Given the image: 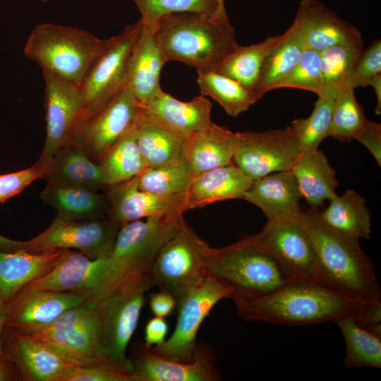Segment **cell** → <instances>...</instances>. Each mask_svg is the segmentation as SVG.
<instances>
[{"label": "cell", "mask_w": 381, "mask_h": 381, "mask_svg": "<svg viewBox=\"0 0 381 381\" xmlns=\"http://www.w3.org/2000/svg\"><path fill=\"white\" fill-rule=\"evenodd\" d=\"M233 294L229 287L208 275L178 301L174 331L164 343L150 347V350L171 361H192L198 346L197 334L202 322L219 301L231 299Z\"/></svg>", "instance_id": "12"}, {"label": "cell", "mask_w": 381, "mask_h": 381, "mask_svg": "<svg viewBox=\"0 0 381 381\" xmlns=\"http://www.w3.org/2000/svg\"><path fill=\"white\" fill-rule=\"evenodd\" d=\"M306 48L321 52L329 47L362 42L361 32L319 0H301L293 21Z\"/></svg>", "instance_id": "21"}, {"label": "cell", "mask_w": 381, "mask_h": 381, "mask_svg": "<svg viewBox=\"0 0 381 381\" xmlns=\"http://www.w3.org/2000/svg\"><path fill=\"white\" fill-rule=\"evenodd\" d=\"M284 87L308 90L321 96L322 87L320 52L306 47L294 68L275 85L274 89Z\"/></svg>", "instance_id": "44"}, {"label": "cell", "mask_w": 381, "mask_h": 381, "mask_svg": "<svg viewBox=\"0 0 381 381\" xmlns=\"http://www.w3.org/2000/svg\"><path fill=\"white\" fill-rule=\"evenodd\" d=\"M71 292L98 303L111 294L107 258L91 259L75 250L64 249L55 266L20 290Z\"/></svg>", "instance_id": "14"}, {"label": "cell", "mask_w": 381, "mask_h": 381, "mask_svg": "<svg viewBox=\"0 0 381 381\" xmlns=\"http://www.w3.org/2000/svg\"><path fill=\"white\" fill-rule=\"evenodd\" d=\"M334 322L345 341L346 368H381V338L361 327L352 316H342Z\"/></svg>", "instance_id": "38"}, {"label": "cell", "mask_w": 381, "mask_h": 381, "mask_svg": "<svg viewBox=\"0 0 381 381\" xmlns=\"http://www.w3.org/2000/svg\"><path fill=\"white\" fill-rule=\"evenodd\" d=\"M253 180L234 163L194 176L184 195L186 210L215 202L242 198Z\"/></svg>", "instance_id": "27"}, {"label": "cell", "mask_w": 381, "mask_h": 381, "mask_svg": "<svg viewBox=\"0 0 381 381\" xmlns=\"http://www.w3.org/2000/svg\"><path fill=\"white\" fill-rule=\"evenodd\" d=\"M131 361L133 381H218L222 378L215 366L213 351L202 344H198L193 360L188 363L162 357L144 344L139 346Z\"/></svg>", "instance_id": "18"}, {"label": "cell", "mask_w": 381, "mask_h": 381, "mask_svg": "<svg viewBox=\"0 0 381 381\" xmlns=\"http://www.w3.org/2000/svg\"><path fill=\"white\" fill-rule=\"evenodd\" d=\"M370 86H372L375 92L377 98V104L375 107V114H381V74L377 75Z\"/></svg>", "instance_id": "53"}, {"label": "cell", "mask_w": 381, "mask_h": 381, "mask_svg": "<svg viewBox=\"0 0 381 381\" xmlns=\"http://www.w3.org/2000/svg\"><path fill=\"white\" fill-rule=\"evenodd\" d=\"M182 217L183 214L150 217L120 226L114 250L107 258L112 293L131 278L150 272Z\"/></svg>", "instance_id": "6"}, {"label": "cell", "mask_w": 381, "mask_h": 381, "mask_svg": "<svg viewBox=\"0 0 381 381\" xmlns=\"http://www.w3.org/2000/svg\"><path fill=\"white\" fill-rule=\"evenodd\" d=\"M381 74V41H374L367 49H363L357 60L348 85L356 89L370 85L375 78Z\"/></svg>", "instance_id": "45"}, {"label": "cell", "mask_w": 381, "mask_h": 381, "mask_svg": "<svg viewBox=\"0 0 381 381\" xmlns=\"http://www.w3.org/2000/svg\"><path fill=\"white\" fill-rule=\"evenodd\" d=\"M145 25L152 28L162 16L173 13H191L215 19L218 0H131Z\"/></svg>", "instance_id": "43"}, {"label": "cell", "mask_w": 381, "mask_h": 381, "mask_svg": "<svg viewBox=\"0 0 381 381\" xmlns=\"http://www.w3.org/2000/svg\"><path fill=\"white\" fill-rule=\"evenodd\" d=\"M317 255L316 282L361 303L381 302V290L373 263L359 241L327 226L318 209L301 214Z\"/></svg>", "instance_id": "2"}, {"label": "cell", "mask_w": 381, "mask_h": 381, "mask_svg": "<svg viewBox=\"0 0 381 381\" xmlns=\"http://www.w3.org/2000/svg\"><path fill=\"white\" fill-rule=\"evenodd\" d=\"M43 2H48V1H54V0H41Z\"/></svg>", "instance_id": "57"}, {"label": "cell", "mask_w": 381, "mask_h": 381, "mask_svg": "<svg viewBox=\"0 0 381 381\" xmlns=\"http://www.w3.org/2000/svg\"><path fill=\"white\" fill-rule=\"evenodd\" d=\"M106 188L138 176L147 166L139 149L136 128L98 163Z\"/></svg>", "instance_id": "37"}, {"label": "cell", "mask_w": 381, "mask_h": 381, "mask_svg": "<svg viewBox=\"0 0 381 381\" xmlns=\"http://www.w3.org/2000/svg\"><path fill=\"white\" fill-rule=\"evenodd\" d=\"M301 213L267 221L261 231L250 236L293 279L316 281L317 255Z\"/></svg>", "instance_id": "13"}, {"label": "cell", "mask_w": 381, "mask_h": 381, "mask_svg": "<svg viewBox=\"0 0 381 381\" xmlns=\"http://www.w3.org/2000/svg\"><path fill=\"white\" fill-rule=\"evenodd\" d=\"M306 46L294 23L279 35L267 53L255 92L261 99L286 76L299 61Z\"/></svg>", "instance_id": "34"}, {"label": "cell", "mask_w": 381, "mask_h": 381, "mask_svg": "<svg viewBox=\"0 0 381 381\" xmlns=\"http://www.w3.org/2000/svg\"><path fill=\"white\" fill-rule=\"evenodd\" d=\"M6 310L4 305L0 306V359L4 355L3 333L5 327Z\"/></svg>", "instance_id": "54"}, {"label": "cell", "mask_w": 381, "mask_h": 381, "mask_svg": "<svg viewBox=\"0 0 381 381\" xmlns=\"http://www.w3.org/2000/svg\"><path fill=\"white\" fill-rule=\"evenodd\" d=\"M15 365L12 361L4 354L0 359V381L13 380L16 378L14 373Z\"/></svg>", "instance_id": "52"}, {"label": "cell", "mask_w": 381, "mask_h": 381, "mask_svg": "<svg viewBox=\"0 0 381 381\" xmlns=\"http://www.w3.org/2000/svg\"><path fill=\"white\" fill-rule=\"evenodd\" d=\"M45 173V169L35 163L29 168L0 175V204L22 192L34 181L43 178Z\"/></svg>", "instance_id": "46"}, {"label": "cell", "mask_w": 381, "mask_h": 381, "mask_svg": "<svg viewBox=\"0 0 381 381\" xmlns=\"http://www.w3.org/2000/svg\"><path fill=\"white\" fill-rule=\"evenodd\" d=\"M334 100L318 97L308 117L291 121L290 128L298 140L301 152L318 150L320 143L329 136Z\"/></svg>", "instance_id": "42"}, {"label": "cell", "mask_w": 381, "mask_h": 381, "mask_svg": "<svg viewBox=\"0 0 381 381\" xmlns=\"http://www.w3.org/2000/svg\"><path fill=\"white\" fill-rule=\"evenodd\" d=\"M23 333L42 341L76 367L107 368L131 374L104 353L97 337V325L91 327L38 329Z\"/></svg>", "instance_id": "22"}, {"label": "cell", "mask_w": 381, "mask_h": 381, "mask_svg": "<svg viewBox=\"0 0 381 381\" xmlns=\"http://www.w3.org/2000/svg\"><path fill=\"white\" fill-rule=\"evenodd\" d=\"M85 301L83 296L71 292L20 290L4 304L5 326L20 332L39 329Z\"/></svg>", "instance_id": "19"}, {"label": "cell", "mask_w": 381, "mask_h": 381, "mask_svg": "<svg viewBox=\"0 0 381 381\" xmlns=\"http://www.w3.org/2000/svg\"><path fill=\"white\" fill-rule=\"evenodd\" d=\"M3 342L4 354L23 380L65 381L76 368L42 341L6 326Z\"/></svg>", "instance_id": "17"}, {"label": "cell", "mask_w": 381, "mask_h": 381, "mask_svg": "<svg viewBox=\"0 0 381 381\" xmlns=\"http://www.w3.org/2000/svg\"><path fill=\"white\" fill-rule=\"evenodd\" d=\"M107 216L120 226L150 217L183 214L187 211L184 197H166L140 189L138 176L107 186Z\"/></svg>", "instance_id": "20"}, {"label": "cell", "mask_w": 381, "mask_h": 381, "mask_svg": "<svg viewBox=\"0 0 381 381\" xmlns=\"http://www.w3.org/2000/svg\"><path fill=\"white\" fill-rule=\"evenodd\" d=\"M65 381H133L131 374L99 368L76 367Z\"/></svg>", "instance_id": "47"}, {"label": "cell", "mask_w": 381, "mask_h": 381, "mask_svg": "<svg viewBox=\"0 0 381 381\" xmlns=\"http://www.w3.org/2000/svg\"><path fill=\"white\" fill-rule=\"evenodd\" d=\"M150 272L121 285L97 306V337L104 353L129 373L133 368L126 354L136 329L145 293L153 287Z\"/></svg>", "instance_id": "7"}, {"label": "cell", "mask_w": 381, "mask_h": 381, "mask_svg": "<svg viewBox=\"0 0 381 381\" xmlns=\"http://www.w3.org/2000/svg\"><path fill=\"white\" fill-rule=\"evenodd\" d=\"M178 304L176 299L169 293L160 290L149 296V305L152 314L165 318L171 314Z\"/></svg>", "instance_id": "51"}, {"label": "cell", "mask_w": 381, "mask_h": 381, "mask_svg": "<svg viewBox=\"0 0 381 381\" xmlns=\"http://www.w3.org/2000/svg\"><path fill=\"white\" fill-rule=\"evenodd\" d=\"M302 195L291 170L271 173L253 180L242 198L258 207L270 221L301 212Z\"/></svg>", "instance_id": "24"}, {"label": "cell", "mask_w": 381, "mask_h": 381, "mask_svg": "<svg viewBox=\"0 0 381 381\" xmlns=\"http://www.w3.org/2000/svg\"><path fill=\"white\" fill-rule=\"evenodd\" d=\"M363 49L361 42L334 46L320 52L322 92L318 97L334 99L341 89L349 86L350 76Z\"/></svg>", "instance_id": "39"}, {"label": "cell", "mask_w": 381, "mask_h": 381, "mask_svg": "<svg viewBox=\"0 0 381 381\" xmlns=\"http://www.w3.org/2000/svg\"><path fill=\"white\" fill-rule=\"evenodd\" d=\"M218 11L214 20L222 21V22H229V20L227 16L226 11V8L224 5V0H218Z\"/></svg>", "instance_id": "56"}, {"label": "cell", "mask_w": 381, "mask_h": 381, "mask_svg": "<svg viewBox=\"0 0 381 381\" xmlns=\"http://www.w3.org/2000/svg\"><path fill=\"white\" fill-rule=\"evenodd\" d=\"M206 267L207 276L233 291L232 300L266 295L293 279L250 236L222 248L209 246Z\"/></svg>", "instance_id": "4"}, {"label": "cell", "mask_w": 381, "mask_h": 381, "mask_svg": "<svg viewBox=\"0 0 381 381\" xmlns=\"http://www.w3.org/2000/svg\"><path fill=\"white\" fill-rule=\"evenodd\" d=\"M238 134L233 163L253 180L271 173L291 170L301 153L290 126Z\"/></svg>", "instance_id": "15"}, {"label": "cell", "mask_w": 381, "mask_h": 381, "mask_svg": "<svg viewBox=\"0 0 381 381\" xmlns=\"http://www.w3.org/2000/svg\"><path fill=\"white\" fill-rule=\"evenodd\" d=\"M104 40L78 28L42 23L30 32L24 54L42 71L80 85Z\"/></svg>", "instance_id": "5"}, {"label": "cell", "mask_w": 381, "mask_h": 381, "mask_svg": "<svg viewBox=\"0 0 381 381\" xmlns=\"http://www.w3.org/2000/svg\"><path fill=\"white\" fill-rule=\"evenodd\" d=\"M356 140L364 145L381 165V125L367 120L362 131L356 138Z\"/></svg>", "instance_id": "48"}, {"label": "cell", "mask_w": 381, "mask_h": 381, "mask_svg": "<svg viewBox=\"0 0 381 381\" xmlns=\"http://www.w3.org/2000/svg\"><path fill=\"white\" fill-rule=\"evenodd\" d=\"M291 171L294 174L302 198L311 209H318L326 200H331L337 195L339 183L335 171L326 155L321 150L302 152Z\"/></svg>", "instance_id": "29"}, {"label": "cell", "mask_w": 381, "mask_h": 381, "mask_svg": "<svg viewBox=\"0 0 381 381\" xmlns=\"http://www.w3.org/2000/svg\"><path fill=\"white\" fill-rule=\"evenodd\" d=\"M329 205L319 212L322 221L330 229L351 240L369 238L371 217L365 200L353 190L329 200Z\"/></svg>", "instance_id": "33"}, {"label": "cell", "mask_w": 381, "mask_h": 381, "mask_svg": "<svg viewBox=\"0 0 381 381\" xmlns=\"http://www.w3.org/2000/svg\"><path fill=\"white\" fill-rule=\"evenodd\" d=\"M45 85L46 138L36 163L47 171L55 153L72 140L81 121L80 85L42 71Z\"/></svg>", "instance_id": "16"}, {"label": "cell", "mask_w": 381, "mask_h": 381, "mask_svg": "<svg viewBox=\"0 0 381 381\" xmlns=\"http://www.w3.org/2000/svg\"><path fill=\"white\" fill-rule=\"evenodd\" d=\"M18 241L7 238L0 235V250L13 251L18 249Z\"/></svg>", "instance_id": "55"}, {"label": "cell", "mask_w": 381, "mask_h": 381, "mask_svg": "<svg viewBox=\"0 0 381 381\" xmlns=\"http://www.w3.org/2000/svg\"><path fill=\"white\" fill-rule=\"evenodd\" d=\"M64 250L31 253L0 250V306L6 303L32 280L49 272Z\"/></svg>", "instance_id": "28"}, {"label": "cell", "mask_w": 381, "mask_h": 381, "mask_svg": "<svg viewBox=\"0 0 381 381\" xmlns=\"http://www.w3.org/2000/svg\"><path fill=\"white\" fill-rule=\"evenodd\" d=\"M233 301L241 319L282 325L334 322L344 315L358 321L367 304L344 297L315 280L305 279H293L266 295Z\"/></svg>", "instance_id": "1"}, {"label": "cell", "mask_w": 381, "mask_h": 381, "mask_svg": "<svg viewBox=\"0 0 381 381\" xmlns=\"http://www.w3.org/2000/svg\"><path fill=\"white\" fill-rule=\"evenodd\" d=\"M169 326L164 318L155 316L149 320L145 328V345L157 346L166 340Z\"/></svg>", "instance_id": "49"}, {"label": "cell", "mask_w": 381, "mask_h": 381, "mask_svg": "<svg viewBox=\"0 0 381 381\" xmlns=\"http://www.w3.org/2000/svg\"><path fill=\"white\" fill-rule=\"evenodd\" d=\"M42 179L47 183L97 190L106 188L98 164L71 142L55 153Z\"/></svg>", "instance_id": "30"}, {"label": "cell", "mask_w": 381, "mask_h": 381, "mask_svg": "<svg viewBox=\"0 0 381 381\" xmlns=\"http://www.w3.org/2000/svg\"><path fill=\"white\" fill-rule=\"evenodd\" d=\"M209 244L181 218L177 231L163 246L150 270L159 290L177 301L207 277L206 254Z\"/></svg>", "instance_id": "9"}, {"label": "cell", "mask_w": 381, "mask_h": 381, "mask_svg": "<svg viewBox=\"0 0 381 381\" xmlns=\"http://www.w3.org/2000/svg\"><path fill=\"white\" fill-rule=\"evenodd\" d=\"M367 120L354 89L346 86L334 100L329 136L340 142H351L362 131Z\"/></svg>", "instance_id": "40"}, {"label": "cell", "mask_w": 381, "mask_h": 381, "mask_svg": "<svg viewBox=\"0 0 381 381\" xmlns=\"http://www.w3.org/2000/svg\"><path fill=\"white\" fill-rule=\"evenodd\" d=\"M145 107L126 85L78 128L71 143L98 163L139 124Z\"/></svg>", "instance_id": "11"}, {"label": "cell", "mask_w": 381, "mask_h": 381, "mask_svg": "<svg viewBox=\"0 0 381 381\" xmlns=\"http://www.w3.org/2000/svg\"><path fill=\"white\" fill-rule=\"evenodd\" d=\"M238 132L212 123L186 139L184 161L193 178L205 171L233 163Z\"/></svg>", "instance_id": "26"}, {"label": "cell", "mask_w": 381, "mask_h": 381, "mask_svg": "<svg viewBox=\"0 0 381 381\" xmlns=\"http://www.w3.org/2000/svg\"><path fill=\"white\" fill-rule=\"evenodd\" d=\"M136 135L147 167H160L184 160L186 139L159 122L146 109L136 127Z\"/></svg>", "instance_id": "32"}, {"label": "cell", "mask_w": 381, "mask_h": 381, "mask_svg": "<svg viewBox=\"0 0 381 381\" xmlns=\"http://www.w3.org/2000/svg\"><path fill=\"white\" fill-rule=\"evenodd\" d=\"M279 38V35L269 36L256 44H238L219 63L215 71L255 92L264 60Z\"/></svg>", "instance_id": "35"}, {"label": "cell", "mask_w": 381, "mask_h": 381, "mask_svg": "<svg viewBox=\"0 0 381 381\" xmlns=\"http://www.w3.org/2000/svg\"><path fill=\"white\" fill-rule=\"evenodd\" d=\"M167 62L154 39L150 27H143L133 47L128 70L127 86L143 105L162 90L161 71Z\"/></svg>", "instance_id": "25"}, {"label": "cell", "mask_w": 381, "mask_h": 381, "mask_svg": "<svg viewBox=\"0 0 381 381\" xmlns=\"http://www.w3.org/2000/svg\"><path fill=\"white\" fill-rule=\"evenodd\" d=\"M356 322L370 333L381 338V302L367 303L361 318Z\"/></svg>", "instance_id": "50"}, {"label": "cell", "mask_w": 381, "mask_h": 381, "mask_svg": "<svg viewBox=\"0 0 381 381\" xmlns=\"http://www.w3.org/2000/svg\"><path fill=\"white\" fill-rule=\"evenodd\" d=\"M154 39L167 62L176 61L196 71H215L238 46L230 22L191 13L161 17L152 28Z\"/></svg>", "instance_id": "3"}, {"label": "cell", "mask_w": 381, "mask_h": 381, "mask_svg": "<svg viewBox=\"0 0 381 381\" xmlns=\"http://www.w3.org/2000/svg\"><path fill=\"white\" fill-rule=\"evenodd\" d=\"M42 201L54 207L58 216L90 219L107 216L108 202L99 190L70 185L47 183L40 194Z\"/></svg>", "instance_id": "31"}, {"label": "cell", "mask_w": 381, "mask_h": 381, "mask_svg": "<svg viewBox=\"0 0 381 381\" xmlns=\"http://www.w3.org/2000/svg\"><path fill=\"white\" fill-rule=\"evenodd\" d=\"M142 27L140 18L104 40L80 85L83 114L78 128L126 86L130 58Z\"/></svg>", "instance_id": "8"}, {"label": "cell", "mask_w": 381, "mask_h": 381, "mask_svg": "<svg viewBox=\"0 0 381 381\" xmlns=\"http://www.w3.org/2000/svg\"><path fill=\"white\" fill-rule=\"evenodd\" d=\"M119 228L108 216L73 219L56 215L40 234L29 241H20V249L31 253L70 249L91 259H104L114 250Z\"/></svg>", "instance_id": "10"}, {"label": "cell", "mask_w": 381, "mask_h": 381, "mask_svg": "<svg viewBox=\"0 0 381 381\" xmlns=\"http://www.w3.org/2000/svg\"><path fill=\"white\" fill-rule=\"evenodd\" d=\"M192 179L184 160L160 167H147L138 176L140 189L166 197H184Z\"/></svg>", "instance_id": "41"}, {"label": "cell", "mask_w": 381, "mask_h": 381, "mask_svg": "<svg viewBox=\"0 0 381 381\" xmlns=\"http://www.w3.org/2000/svg\"><path fill=\"white\" fill-rule=\"evenodd\" d=\"M197 73L200 95L212 97L232 117H237L260 99L255 92L215 71Z\"/></svg>", "instance_id": "36"}, {"label": "cell", "mask_w": 381, "mask_h": 381, "mask_svg": "<svg viewBox=\"0 0 381 381\" xmlns=\"http://www.w3.org/2000/svg\"><path fill=\"white\" fill-rule=\"evenodd\" d=\"M145 107L159 122L184 139L213 123L210 118L212 103L201 95L183 102L162 90Z\"/></svg>", "instance_id": "23"}]
</instances>
